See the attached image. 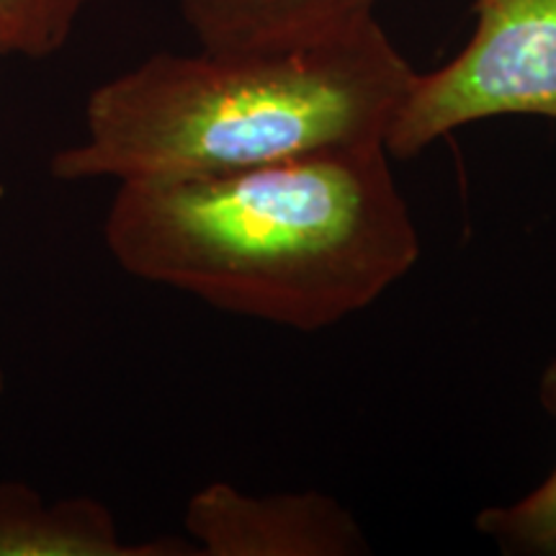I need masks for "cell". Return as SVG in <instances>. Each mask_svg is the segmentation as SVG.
I'll return each instance as SVG.
<instances>
[{
	"label": "cell",
	"instance_id": "7a4b0ae2",
	"mask_svg": "<svg viewBox=\"0 0 556 556\" xmlns=\"http://www.w3.org/2000/svg\"><path fill=\"white\" fill-rule=\"evenodd\" d=\"M413 78L377 13L294 45L160 52L90 93L86 135L50 168L129 184L384 144Z\"/></svg>",
	"mask_w": 556,
	"mask_h": 556
},
{
	"label": "cell",
	"instance_id": "ba28073f",
	"mask_svg": "<svg viewBox=\"0 0 556 556\" xmlns=\"http://www.w3.org/2000/svg\"><path fill=\"white\" fill-rule=\"evenodd\" d=\"M93 0H0V58L45 60L67 45Z\"/></svg>",
	"mask_w": 556,
	"mask_h": 556
},
{
	"label": "cell",
	"instance_id": "52a82bcc",
	"mask_svg": "<svg viewBox=\"0 0 556 556\" xmlns=\"http://www.w3.org/2000/svg\"><path fill=\"white\" fill-rule=\"evenodd\" d=\"M539 400L556 420V361L541 374ZM477 531L495 541L505 554L556 556V467L526 497L484 507L477 516Z\"/></svg>",
	"mask_w": 556,
	"mask_h": 556
},
{
	"label": "cell",
	"instance_id": "5b68a950",
	"mask_svg": "<svg viewBox=\"0 0 556 556\" xmlns=\"http://www.w3.org/2000/svg\"><path fill=\"white\" fill-rule=\"evenodd\" d=\"M178 539L124 544L99 500L50 503L24 482H0V556H178L199 554Z\"/></svg>",
	"mask_w": 556,
	"mask_h": 556
},
{
	"label": "cell",
	"instance_id": "3957f363",
	"mask_svg": "<svg viewBox=\"0 0 556 556\" xmlns=\"http://www.w3.org/2000/svg\"><path fill=\"white\" fill-rule=\"evenodd\" d=\"M475 34L443 67L415 73L387 131L409 160L467 124L495 116L556 119V0H475Z\"/></svg>",
	"mask_w": 556,
	"mask_h": 556
},
{
	"label": "cell",
	"instance_id": "277c9868",
	"mask_svg": "<svg viewBox=\"0 0 556 556\" xmlns=\"http://www.w3.org/2000/svg\"><path fill=\"white\" fill-rule=\"evenodd\" d=\"M206 556H353L368 539L351 510L323 492L245 495L212 482L193 492L184 516Z\"/></svg>",
	"mask_w": 556,
	"mask_h": 556
},
{
	"label": "cell",
	"instance_id": "6da1fadb",
	"mask_svg": "<svg viewBox=\"0 0 556 556\" xmlns=\"http://www.w3.org/2000/svg\"><path fill=\"white\" fill-rule=\"evenodd\" d=\"M103 242L135 278L304 332L371 307L420 261L384 144L119 184Z\"/></svg>",
	"mask_w": 556,
	"mask_h": 556
},
{
	"label": "cell",
	"instance_id": "8992f818",
	"mask_svg": "<svg viewBox=\"0 0 556 556\" xmlns=\"http://www.w3.org/2000/svg\"><path fill=\"white\" fill-rule=\"evenodd\" d=\"M204 50L294 45L377 13L379 0H173Z\"/></svg>",
	"mask_w": 556,
	"mask_h": 556
},
{
	"label": "cell",
	"instance_id": "9c48e42d",
	"mask_svg": "<svg viewBox=\"0 0 556 556\" xmlns=\"http://www.w3.org/2000/svg\"><path fill=\"white\" fill-rule=\"evenodd\" d=\"M5 394V371H3V366H0V397H3Z\"/></svg>",
	"mask_w": 556,
	"mask_h": 556
}]
</instances>
